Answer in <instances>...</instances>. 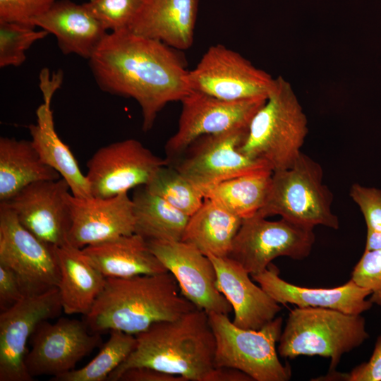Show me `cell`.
Instances as JSON below:
<instances>
[{
	"mask_svg": "<svg viewBox=\"0 0 381 381\" xmlns=\"http://www.w3.org/2000/svg\"><path fill=\"white\" fill-rule=\"evenodd\" d=\"M248 130L234 129L198 138L182 154L183 157L174 168L202 193L233 178L272 171L265 161L251 158L238 150Z\"/></svg>",
	"mask_w": 381,
	"mask_h": 381,
	"instance_id": "cell-11",
	"label": "cell"
},
{
	"mask_svg": "<svg viewBox=\"0 0 381 381\" xmlns=\"http://www.w3.org/2000/svg\"><path fill=\"white\" fill-rule=\"evenodd\" d=\"M168 164L140 141L126 139L98 149L87 162L85 174L92 196L110 198L145 186Z\"/></svg>",
	"mask_w": 381,
	"mask_h": 381,
	"instance_id": "cell-13",
	"label": "cell"
},
{
	"mask_svg": "<svg viewBox=\"0 0 381 381\" xmlns=\"http://www.w3.org/2000/svg\"><path fill=\"white\" fill-rule=\"evenodd\" d=\"M349 195L363 213L367 231H380L381 190L354 183L350 188Z\"/></svg>",
	"mask_w": 381,
	"mask_h": 381,
	"instance_id": "cell-36",
	"label": "cell"
},
{
	"mask_svg": "<svg viewBox=\"0 0 381 381\" xmlns=\"http://www.w3.org/2000/svg\"><path fill=\"white\" fill-rule=\"evenodd\" d=\"M50 104L44 102L38 107L36 123L28 126L32 145L42 161L66 180L73 196L90 198L92 195L86 176L82 173L72 152L55 130Z\"/></svg>",
	"mask_w": 381,
	"mask_h": 381,
	"instance_id": "cell-25",
	"label": "cell"
},
{
	"mask_svg": "<svg viewBox=\"0 0 381 381\" xmlns=\"http://www.w3.org/2000/svg\"><path fill=\"white\" fill-rule=\"evenodd\" d=\"M381 248V231H367L365 250H373Z\"/></svg>",
	"mask_w": 381,
	"mask_h": 381,
	"instance_id": "cell-42",
	"label": "cell"
},
{
	"mask_svg": "<svg viewBox=\"0 0 381 381\" xmlns=\"http://www.w3.org/2000/svg\"><path fill=\"white\" fill-rule=\"evenodd\" d=\"M135 335L119 330L110 336L97 355L87 365L52 377V381H104L131 354L136 346Z\"/></svg>",
	"mask_w": 381,
	"mask_h": 381,
	"instance_id": "cell-30",
	"label": "cell"
},
{
	"mask_svg": "<svg viewBox=\"0 0 381 381\" xmlns=\"http://www.w3.org/2000/svg\"><path fill=\"white\" fill-rule=\"evenodd\" d=\"M313 229L284 218L269 221L256 213L242 219L228 257L250 275L263 272L278 257L303 260L315 241Z\"/></svg>",
	"mask_w": 381,
	"mask_h": 381,
	"instance_id": "cell-8",
	"label": "cell"
},
{
	"mask_svg": "<svg viewBox=\"0 0 381 381\" xmlns=\"http://www.w3.org/2000/svg\"><path fill=\"white\" fill-rule=\"evenodd\" d=\"M116 381H186L183 377L148 367H134L121 373Z\"/></svg>",
	"mask_w": 381,
	"mask_h": 381,
	"instance_id": "cell-39",
	"label": "cell"
},
{
	"mask_svg": "<svg viewBox=\"0 0 381 381\" xmlns=\"http://www.w3.org/2000/svg\"><path fill=\"white\" fill-rule=\"evenodd\" d=\"M62 78V73L61 71H59L56 74H54L50 79L49 70H42L40 75V87L42 92L44 102L51 103L55 91L61 86Z\"/></svg>",
	"mask_w": 381,
	"mask_h": 381,
	"instance_id": "cell-40",
	"label": "cell"
},
{
	"mask_svg": "<svg viewBox=\"0 0 381 381\" xmlns=\"http://www.w3.org/2000/svg\"><path fill=\"white\" fill-rule=\"evenodd\" d=\"M266 100L258 97L229 101L190 91L181 101L182 107L177 131L165 145L167 160L181 155L201 136L248 128Z\"/></svg>",
	"mask_w": 381,
	"mask_h": 381,
	"instance_id": "cell-12",
	"label": "cell"
},
{
	"mask_svg": "<svg viewBox=\"0 0 381 381\" xmlns=\"http://www.w3.org/2000/svg\"><path fill=\"white\" fill-rule=\"evenodd\" d=\"M102 341L85 321L61 318L55 323L40 322L30 338L25 364L30 375L56 377L75 369L76 364Z\"/></svg>",
	"mask_w": 381,
	"mask_h": 381,
	"instance_id": "cell-14",
	"label": "cell"
},
{
	"mask_svg": "<svg viewBox=\"0 0 381 381\" xmlns=\"http://www.w3.org/2000/svg\"><path fill=\"white\" fill-rule=\"evenodd\" d=\"M82 250L105 277L127 278L169 272L150 249L146 240L135 233Z\"/></svg>",
	"mask_w": 381,
	"mask_h": 381,
	"instance_id": "cell-24",
	"label": "cell"
},
{
	"mask_svg": "<svg viewBox=\"0 0 381 381\" xmlns=\"http://www.w3.org/2000/svg\"><path fill=\"white\" fill-rule=\"evenodd\" d=\"M207 256L215 267L218 287L234 310V325L258 330L276 318L279 303L254 284L241 265L229 257Z\"/></svg>",
	"mask_w": 381,
	"mask_h": 381,
	"instance_id": "cell-20",
	"label": "cell"
},
{
	"mask_svg": "<svg viewBox=\"0 0 381 381\" xmlns=\"http://www.w3.org/2000/svg\"><path fill=\"white\" fill-rule=\"evenodd\" d=\"M210 381H253L245 373L233 368L216 367Z\"/></svg>",
	"mask_w": 381,
	"mask_h": 381,
	"instance_id": "cell-41",
	"label": "cell"
},
{
	"mask_svg": "<svg viewBox=\"0 0 381 381\" xmlns=\"http://www.w3.org/2000/svg\"><path fill=\"white\" fill-rule=\"evenodd\" d=\"M360 286L370 291L369 300L381 307V248L364 250L354 266L351 278Z\"/></svg>",
	"mask_w": 381,
	"mask_h": 381,
	"instance_id": "cell-34",
	"label": "cell"
},
{
	"mask_svg": "<svg viewBox=\"0 0 381 381\" xmlns=\"http://www.w3.org/2000/svg\"><path fill=\"white\" fill-rule=\"evenodd\" d=\"M180 293L170 272L106 277L85 322L92 332L119 330L135 335L155 322L176 320L197 308Z\"/></svg>",
	"mask_w": 381,
	"mask_h": 381,
	"instance_id": "cell-2",
	"label": "cell"
},
{
	"mask_svg": "<svg viewBox=\"0 0 381 381\" xmlns=\"http://www.w3.org/2000/svg\"><path fill=\"white\" fill-rule=\"evenodd\" d=\"M150 249L176 278L181 294L207 313L228 315L232 307L220 291L208 256L183 241H146Z\"/></svg>",
	"mask_w": 381,
	"mask_h": 381,
	"instance_id": "cell-16",
	"label": "cell"
},
{
	"mask_svg": "<svg viewBox=\"0 0 381 381\" xmlns=\"http://www.w3.org/2000/svg\"><path fill=\"white\" fill-rule=\"evenodd\" d=\"M135 233L146 241H181L190 216L163 198L140 186L132 198Z\"/></svg>",
	"mask_w": 381,
	"mask_h": 381,
	"instance_id": "cell-28",
	"label": "cell"
},
{
	"mask_svg": "<svg viewBox=\"0 0 381 381\" xmlns=\"http://www.w3.org/2000/svg\"><path fill=\"white\" fill-rule=\"evenodd\" d=\"M65 179L32 183L4 202L20 224L38 238L54 246L68 241L71 217Z\"/></svg>",
	"mask_w": 381,
	"mask_h": 381,
	"instance_id": "cell-17",
	"label": "cell"
},
{
	"mask_svg": "<svg viewBox=\"0 0 381 381\" xmlns=\"http://www.w3.org/2000/svg\"><path fill=\"white\" fill-rule=\"evenodd\" d=\"M308 120L291 85L282 76L253 118L238 150L265 161L272 172L290 168L301 154Z\"/></svg>",
	"mask_w": 381,
	"mask_h": 381,
	"instance_id": "cell-4",
	"label": "cell"
},
{
	"mask_svg": "<svg viewBox=\"0 0 381 381\" xmlns=\"http://www.w3.org/2000/svg\"><path fill=\"white\" fill-rule=\"evenodd\" d=\"M87 61L101 90L138 102L144 131L167 104L181 102L190 92L179 50L130 30L108 32Z\"/></svg>",
	"mask_w": 381,
	"mask_h": 381,
	"instance_id": "cell-1",
	"label": "cell"
},
{
	"mask_svg": "<svg viewBox=\"0 0 381 381\" xmlns=\"http://www.w3.org/2000/svg\"><path fill=\"white\" fill-rule=\"evenodd\" d=\"M255 282L278 303L298 307L325 308L348 314L359 315L371 308L368 298L370 291L351 279L333 288H308L292 284L279 277V270L272 262L262 272L251 274Z\"/></svg>",
	"mask_w": 381,
	"mask_h": 381,
	"instance_id": "cell-19",
	"label": "cell"
},
{
	"mask_svg": "<svg viewBox=\"0 0 381 381\" xmlns=\"http://www.w3.org/2000/svg\"><path fill=\"white\" fill-rule=\"evenodd\" d=\"M31 24L54 35L64 54H76L87 60L108 33L85 3L71 0H58Z\"/></svg>",
	"mask_w": 381,
	"mask_h": 381,
	"instance_id": "cell-21",
	"label": "cell"
},
{
	"mask_svg": "<svg viewBox=\"0 0 381 381\" xmlns=\"http://www.w3.org/2000/svg\"><path fill=\"white\" fill-rule=\"evenodd\" d=\"M25 297L14 272L0 264V307L4 310Z\"/></svg>",
	"mask_w": 381,
	"mask_h": 381,
	"instance_id": "cell-38",
	"label": "cell"
},
{
	"mask_svg": "<svg viewBox=\"0 0 381 381\" xmlns=\"http://www.w3.org/2000/svg\"><path fill=\"white\" fill-rule=\"evenodd\" d=\"M207 314L216 341L215 367L238 369L255 381L290 380V365L281 363L276 349L282 332V317L255 330L236 327L228 315Z\"/></svg>",
	"mask_w": 381,
	"mask_h": 381,
	"instance_id": "cell-7",
	"label": "cell"
},
{
	"mask_svg": "<svg viewBox=\"0 0 381 381\" xmlns=\"http://www.w3.org/2000/svg\"><path fill=\"white\" fill-rule=\"evenodd\" d=\"M60 278L57 286L63 311L87 315L102 291L106 277L92 264L82 248L69 241L54 246Z\"/></svg>",
	"mask_w": 381,
	"mask_h": 381,
	"instance_id": "cell-23",
	"label": "cell"
},
{
	"mask_svg": "<svg viewBox=\"0 0 381 381\" xmlns=\"http://www.w3.org/2000/svg\"><path fill=\"white\" fill-rule=\"evenodd\" d=\"M0 264L14 272L25 296L57 288L60 274L54 246L25 228L4 202H0Z\"/></svg>",
	"mask_w": 381,
	"mask_h": 381,
	"instance_id": "cell-9",
	"label": "cell"
},
{
	"mask_svg": "<svg viewBox=\"0 0 381 381\" xmlns=\"http://www.w3.org/2000/svg\"><path fill=\"white\" fill-rule=\"evenodd\" d=\"M327 378L346 381H381V334L377 338L373 351L368 361L354 367L349 373H328Z\"/></svg>",
	"mask_w": 381,
	"mask_h": 381,
	"instance_id": "cell-37",
	"label": "cell"
},
{
	"mask_svg": "<svg viewBox=\"0 0 381 381\" xmlns=\"http://www.w3.org/2000/svg\"><path fill=\"white\" fill-rule=\"evenodd\" d=\"M272 174V171H263L233 178L206 190L203 195L243 219L265 205Z\"/></svg>",
	"mask_w": 381,
	"mask_h": 381,
	"instance_id": "cell-29",
	"label": "cell"
},
{
	"mask_svg": "<svg viewBox=\"0 0 381 381\" xmlns=\"http://www.w3.org/2000/svg\"><path fill=\"white\" fill-rule=\"evenodd\" d=\"M145 0H89L85 4L108 31L129 30Z\"/></svg>",
	"mask_w": 381,
	"mask_h": 381,
	"instance_id": "cell-33",
	"label": "cell"
},
{
	"mask_svg": "<svg viewBox=\"0 0 381 381\" xmlns=\"http://www.w3.org/2000/svg\"><path fill=\"white\" fill-rule=\"evenodd\" d=\"M241 222V218L205 198L200 207L190 216L181 241L206 255L228 257Z\"/></svg>",
	"mask_w": 381,
	"mask_h": 381,
	"instance_id": "cell-27",
	"label": "cell"
},
{
	"mask_svg": "<svg viewBox=\"0 0 381 381\" xmlns=\"http://www.w3.org/2000/svg\"><path fill=\"white\" fill-rule=\"evenodd\" d=\"M145 186L188 216L194 214L205 200L202 191L169 164L162 167Z\"/></svg>",
	"mask_w": 381,
	"mask_h": 381,
	"instance_id": "cell-31",
	"label": "cell"
},
{
	"mask_svg": "<svg viewBox=\"0 0 381 381\" xmlns=\"http://www.w3.org/2000/svg\"><path fill=\"white\" fill-rule=\"evenodd\" d=\"M58 0H0V23L31 24ZM32 25V24H31Z\"/></svg>",
	"mask_w": 381,
	"mask_h": 381,
	"instance_id": "cell-35",
	"label": "cell"
},
{
	"mask_svg": "<svg viewBox=\"0 0 381 381\" xmlns=\"http://www.w3.org/2000/svg\"><path fill=\"white\" fill-rule=\"evenodd\" d=\"M71 227L68 241L83 248L135 233L132 198L128 193L102 198L67 195Z\"/></svg>",
	"mask_w": 381,
	"mask_h": 381,
	"instance_id": "cell-18",
	"label": "cell"
},
{
	"mask_svg": "<svg viewBox=\"0 0 381 381\" xmlns=\"http://www.w3.org/2000/svg\"><path fill=\"white\" fill-rule=\"evenodd\" d=\"M186 81L190 91L236 101L267 99L274 78L239 53L217 44L210 47L196 66L188 70Z\"/></svg>",
	"mask_w": 381,
	"mask_h": 381,
	"instance_id": "cell-10",
	"label": "cell"
},
{
	"mask_svg": "<svg viewBox=\"0 0 381 381\" xmlns=\"http://www.w3.org/2000/svg\"><path fill=\"white\" fill-rule=\"evenodd\" d=\"M368 337L361 314H348L325 308L297 307L289 313L277 351L284 358H329V373H334L341 356L361 346Z\"/></svg>",
	"mask_w": 381,
	"mask_h": 381,
	"instance_id": "cell-5",
	"label": "cell"
},
{
	"mask_svg": "<svg viewBox=\"0 0 381 381\" xmlns=\"http://www.w3.org/2000/svg\"><path fill=\"white\" fill-rule=\"evenodd\" d=\"M135 336V349L107 380L116 381L128 368L148 367L186 381H210L216 368V341L205 310L196 308L176 320L155 322Z\"/></svg>",
	"mask_w": 381,
	"mask_h": 381,
	"instance_id": "cell-3",
	"label": "cell"
},
{
	"mask_svg": "<svg viewBox=\"0 0 381 381\" xmlns=\"http://www.w3.org/2000/svg\"><path fill=\"white\" fill-rule=\"evenodd\" d=\"M62 310L58 288L25 296L0 314V381H31L25 358L28 341L37 325Z\"/></svg>",
	"mask_w": 381,
	"mask_h": 381,
	"instance_id": "cell-15",
	"label": "cell"
},
{
	"mask_svg": "<svg viewBox=\"0 0 381 381\" xmlns=\"http://www.w3.org/2000/svg\"><path fill=\"white\" fill-rule=\"evenodd\" d=\"M198 5L199 0H145L128 30L188 49L193 43Z\"/></svg>",
	"mask_w": 381,
	"mask_h": 381,
	"instance_id": "cell-22",
	"label": "cell"
},
{
	"mask_svg": "<svg viewBox=\"0 0 381 381\" xmlns=\"http://www.w3.org/2000/svg\"><path fill=\"white\" fill-rule=\"evenodd\" d=\"M31 24L0 23V67L20 66L26 60V52L49 33L37 31Z\"/></svg>",
	"mask_w": 381,
	"mask_h": 381,
	"instance_id": "cell-32",
	"label": "cell"
},
{
	"mask_svg": "<svg viewBox=\"0 0 381 381\" xmlns=\"http://www.w3.org/2000/svg\"><path fill=\"white\" fill-rule=\"evenodd\" d=\"M332 200V193L323 183L322 167L301 152L290 168L272 172L267 200L257 213L266 218L279 215L313 228L322 225L338 229Z\"/></svg>",
	"mask_w": 381,
	"mask_h": 381,
	"instance_id": "cell-6",
	"label": "cell"
},
{
	"mask_svg": "<svg viewBox=\"0 0 381 381\" xmlns=\"http://www.w3.org/2000/svg\"><path fill=\"white\" fill-rule=\"evenodd\" d=\"M61 178L42 161L31 140L0 138V202L32 183Z\"/></svg>",
	"mask_w": 381,
	"mask_h": 381,
	"instance_id": "cell-26",
	"label": "cell"
}]
</instances>
